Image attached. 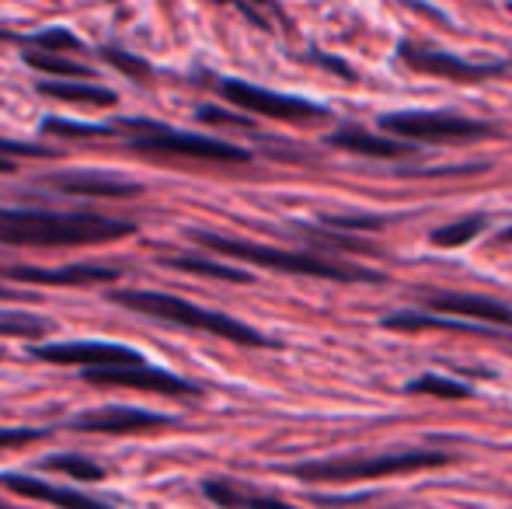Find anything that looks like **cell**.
<instances>
[{"mask_svg": "<svg viewBox=\"0 0 512 509\" xmlns=\"http://www.w3.org/2000/svg\"><path fill=\"white\" fill-rule=\"evenodd\" d=\"M42 129L53 136H70V140H77V136H112V129L108 126H88V123H67V119H46Z\"/></svg>", "mask_w": 512, "mask_h": 509, "instance_id": "cell-26", "label": "cell"}, {"mask_svg": "<svg viewBox=\"0 0 512 509\" xmlns=\"http://www.w3.org/2000/svg\"><path fill=\"white\" fill-rule=\"evenodd\" d=\"M49 429H0V447H25V443L46 440Z\"/></svg>", "mask_w": 512, "mask_h": 509, "instance_id": "cell-29", "label": "cell"}, {"mask_svg": "<svg viewBox=\"0 0 512 509\" xmlns=\"http://www.w3.org/2000/svg\"><path fill=\"white\" fill-rule=\"evenodd\" d=\"M380 126L394 136L425 140V143H471V140H488V136H495V129L488 123L450 116V112H394V116L380 119Z\"/></svg>", "mask_w": 512, "mask_h": 509, "instance_id": "cell-6", "label": "cell"}, {"mask_svg": "<svg viewBox=\"0 0 512 509\" xmlns=\"http://www.w3.org/2000/svg\"><path fill=\"white\" fill-rule=\"evenodd\" d=\"M450 461L453 457L439 454V450H405V454H377V457H331V461L300 464V468H293V475L304 478V482H366V478L443 468Z\"/></svg>", "mask_w": 512, "mask_h": 509, "instance_id": "cell-4", "label": "cell"}, {"mask_svg": "<svg viewBox=\"0 0 512 509\" xmlns=\"http://www.w3.org/2000/svg\"><path fill=\"white\" fill-rule=\"evenodd\" d=\"M203 492H206V499H213V503L223 509H244V503H248V492H241L234 482H206Z\"/></svg>", "mask_w": 512, "mask_h": 509, "instance_id": "cell-25", "label": "cell"}, {"mask_svg": "<svg viewBox=\"0 0 512 509\" xmlns=\"http://www.w3.org/2000/svg\"><path fill=\"white\" fill-rule=\"evenodd\" d=\"M25 63L42 74H53V77H67V81H91L95 70L84 67V63H74V60H63L60 53H42V49H28L25 53Z\"/></svg>", "mask_w": 512, "mask_h": 509, "instance_id": "cell-20", "label": "cell"}, {"mask_svg": "<svg viewBox=\"0 0 512 509\" xmlns=\"http://www.w3.org/2000/svg\"><path fill=\"white\" fill-rule=\"evenodd\" d=\"M39 95L56 98V102L95 105V109H108V105L119 102V98H115V91L98 88V84H88V81H42Z\"/></svg>", "mask_w": 512, "mask_h": 509, "instance_id": "cell-17", "label": "cell"}, {"mask_svg": "<svg viewBox=\"0 0 512 509\" xmlns=\"http://www.w3.org/2000/svg\"><path fill=\"white\" fill-rule=\"evenodd\" d=\"M422 300L429 311L453 314V318H471L478 325H502L512 328V307L492 297H474V293H457V290H422Z\"/></svg>", "mask_w": 512, "mask_h": 509, "instance_id": "cell-13", "label": "cell"}, {"mask_svg": "<svg viewBox=\"0 0 512 509\" xmlns=\"http://www.w3.org/2000/svg\"><path fill=\"white\" fill-rule=\"evenodd\" d=\"M32 356L42 363H60V367H133L143 356L119 342H56V346H32Z\"/></svg>", "mask_w": 512, "mask_h": 509, "instance_id": "cell-8", "label": "cell"}, {"mask_svg": "<svg viewBox=\"0 0 512 509\" xmlns=\"http://www.w3.org/2000/svg\"><path fill=\"white\" fill-rule=\"evenodd\" d=\"M506 241H512V227H509V231H506Z\"/></svg>", "mask_w": 512, "mask_h": 509, "instance_id": "cell-36", "label": "cell"}, {"mask_svg": "<svg viewBox=\"0 0 512 509\" xmlns=\"http://www.w3.org/2000/svg\"><path fill=\"white\" fill-rule=\"evenodd\" d=\"M46 182L56 192H67V196H95V199L143 196L140 182H129L122 175H108V171H60V175H49Z\"/></svg>", "mask_w": 512, "mask_h": 509, "instance_id": "cell-14", "label": "cell"}, {"mask_svg": "<svg viewBox=\"0 0 512 509\" xmlns=\"http://www.w3.org/2000/svg\"><path fill=\"white\" fill-rule=\"evenodd\" d=\"M161 265L182 269V272H196V276H209V279H223V283H251V272L237 269V265H230V262H216V258L168 255V258H161Z\"/></svg>", "mask_w": 512, "mask_h": 509, "instance_id": "cell-18", "label": "cell"}, {"mask_svg": "<svg viewBox=\"0 0 512 509\" xmlns=\"http://www.w3.org/2000/svg\"><path fill=\"white\" fill-rule=\"evenodd\" d=\"M216 4H227V0H216Z\"/></svg>", "mask_w": 512, "mask_h": 509, "instance_id": "cell-37", "label": "cell"}, {"mask_svg": "<svg viewBox=\"0 0 512 509\" xmlns=\"http://www.w3.org/2000/svg\"><path fill=\"white\" fill-rule=\"evenodd\" d=\"M46 468L49 471H60V475H70L77 482H98L105 478V468L88 457H77V454H56V457H46Z\"/></svg>", "mask_w": 512, "mask_h": 509, "instance_id": "cell-23", "label": "cell"}, {"mask_svg": "<svg viewBox=\"0 0 512 509\" xmlns=\"http://www.w3.org/2000/svg\"><path fill=\"white\" fill-rule=\"evenodd\" d=\"M7 171H14V161L11 157H0V175H7Z\"/></svg>", "mask_w": 512, "mask_h": 509, "instance_id": "cell-33", "label": "cell"}, {"mask_svg": "<svg viewBox=\"0 0 512 509\" xmlns=\"http://www.w3.org/2000/svg\"><path fill=\"white\" fill-rule=\"evenodd\" d=\"M136 234L133 220L102 213H53V210H4L0 206V245L11 248H74L105 245Z\"/></svg>", "mask_w": 512, "mask_h": 509, "instance_id": "cell-1", "label": "cell"}, {"mask_svg": "<svg viewBox=\"0 0 512 509\" xmlns=\"http://www.w3.org/2000/svg\"><path fill=\"white\" fill-rule=\"evenodd\" d=\"M102 56L112 67H119L122 74H129V77H136V81H147L150 77V67L143 60H136V56H129V53H122V49H102Z\"/></svg>", "mask_w": 512, "mask_h": 509, "instance_id": "cell-27", "label": "cell"}, {"mask_svg": "<svg viewBox=\"0 0 512 509\" xmlns=\"http://www.w3.org/2000/svg\"><path fill=\"white\" fill-rule=\"evenodd\" d=\"M244 509H297L290 503H279V499H269V496H248Z\"/></svg>", "mask_w": 512, "mask_h": 509, "instance_id": "cell-32", "label": "cell"}, {"mask_svg": "<svg viewBox=\"0 0 512 509\" xmlns=\"http://www.w3.org/2000/svg\"><path fill=\"white\" fill-rule=\"evenodd\" d=\"M509 11H512V4H509Z\"/></svg>", "mask_w": 512, "mask_h": 509, "instance_id": "cell-38", "label": "cell"}, {"mask_svg": "<svg viewBox=\"0 0 512 509\" xmlns=\"http://www.w3.org/2000/svg\"><path fill=\"white\" fill-rule=\"evenodd\" d=\"M241 4H244V0H241ZM248 4H262V7H269L272 0H248Z\"/></svg>", "mask_w": 512, "mask_h": 509, "instance_id": "cell-35", "label": "cell"}, {"mask_svg": "<svg viewBox=\"0 0 512 509\" xmlns=\"http://www.w3.org/2000/svg\"><path fill=\"white\" fill-rule=\"evenodd\" d=\"M108 300L126 307V311L143 314V318H157V321H164V325L189 328V332H206V335H216V339L237 342V346H255V349L276 346V342H269L262 332L248 328L244 321L230 318V314L206 311V307L189 304V300L171 297V293H161V290H112Z\"/></svg>", "mask_w": 512, "mask_h": 509, "instance_id": "cell-2", "label": "cell"}, {"mask_svg": "<svg viewBox=\"0 0 512 509\" xmlns=\"http://www.w3.org/2000/svg\"><path fill=\"white\" fill-rule=\"evenodd\" d=\"M91 384L98 387H136V391H157V394H171V398H196L199 387L178 374H168V370L157 367H143V363H133V367H102L88 374Z\"/></svg>", "mask_w": 512, "mask_h": 509, "instance_id": "cell-9", "label": "cell"}, {"mask_svg": "<svg viewBox=\"0 0 512 509\" xmlns=\"http://www.w3.org/2000/svg\"><path fill=\"white\" fill-rule=\"evenodd\" d=\"M192 241H196V245H203V248H209V252H216V255L234 258V262H251V265H262V269L290 272V276L335 279V283H384V276H380V272L359 269V265L331 262V258L304 255V252H283V248L255 245V241L227 238V234L192 231Z\"/></svg>", "mask_w": 512, "mask_h": 509, "instance_id": "cell-3", "label": "cell"}, {"mask_svg": "<svg viewBox=\"0 0 512 509\" xmlns=\"http://www.w3.org/2000/svg\"><path fill=\"white\" fill-rule=\"evenodd\" d=\"M0 297H18V290H4V286H0Z\"/></svg>", "mask_w": 512, "mask_h": 509, "instance_id": "cell-34", "label": "cell"}, {"mask_svg": "<svg viewBox=\"0 0 512 509\" xmlns=\"http://www.w3.org/2000/svg\"><path fill=\"white\" fill-rule=\"evenodd\" d=\"M56 150L39 147V143H18V140H4L0 136V157H53Z\"/></svg>", "mask_w": 512, "mask_h": 509, "instance_id": "cell-28", "label": "cell"}, {"mask_svg": "<svg viewBox=\"0 0 512 509\" xmlns=\"http://www.w3.org/2000/svg\"><path fill=\"white\" fill-rule=\"evenodd\" d=\"M408 394H429V398H446V401H460V398H471V387L453 381V377L443 374H422L415 381L405 384Z\"/></svg>", "mask_w": 512, "mask_h": 509, "instance_id": "cell-22", "label": "cell"}, {"mask_svg": "<svg viewBox=\"0 0 512 509\" xmlns=\"http://www.w3.org/2000/svg\"><path fill=\"white\" fill-rule=\"evenodd\" d=\"M481 231H485V217H464V220H457V224L439 227V231L432 234V245L436 248H460V245H467V241L478 238Z\"/></svg>", "mask_w": 512, "mask_h": 509, "instance_id": "cell-24", "label": "cell"}, {"mask_svg": "<svg viewBox=\"0 0 512 509\" xmlns=\"http://www.w3.org/2000/svg\"><path fill=\"white\" fill-rule=\"evenodd\" d=\"M0 276L14 279V283H32V286H91V283H115L122 269L115 265H60V269H39V265H7Z\"/></svg>", "mask_w": 512, "mask_h": 509, "instance_id": "cell-12", "label": "cell"}, {"mask_svg": "<svg viewBox=\"0 0 512 509\" xmlns=\"http://www.w3.org/2000/svg\"><path fill=\"white\" fill-rule=\"evenodd\" d=\"M0 39L21 42V46H28V49H42V53H81L84 49V42L77 39L74 32H67V28H49V32H35V35L0 32Z\"/></svg>", "mask_w": 512, "mask_h": 509, "instance_id": "cell-19", "label": "cell"}, {"mask_svg": "<svg viewBox=\"0 0 512 509\" xmlns=\"http://www.w3.org/2000/svg\"><path fill=\"white\" fill-rule=\"evenodd\" d=\"M220 91L237 109L255 112V116H265V119H279V123H310V119L328 116V109L307 102V98L276 95V91L255 88V84H248V81H223Z\"/></svg>", "mask_w": 512, "mask_h": 509, "instance_id": "cell-7", "label": "cell"}, {"mask_svg": "<svg viewBox=\"0 0 512 509\" xmlns=\"http://www.w3.org/2000/svg\"><path fill=\"white\" fill-rule=\"evenodd\" d=\"M0 485L11 489L14 496H21V499H35V503H49V506H60V509H112L77 489L46 485V482H39V478H28V475H0Z\"/></svg>", "mask_w": 512, "mask_h": 509, "instance_id": "cell-15", "label": "cell"}, {"mask_svg": "<svg viewBox=\"0 0 512 509\" xmlns=\"http://www.w3.org/2000/svg\"><path fill=\"white\" fill-rule=\"evenodd\" d=\"M199 119H203V123H213V126H248V119L244 116H230V112L213 109V105L199 109Z\"/></svg>", "mask_w": 512, "mask_h": 509, "instance_id": "cell-30", "label": "cell"}, {"mask_svg": "<svg viewBox=\"0 0 512 509\" xmlns=\"http://www.w3.org/2000/svg\"><path fill=\"white\" fill-rule=\"evenodd\" d=\"M53 332V321L28 311H0V339H42Z\"/></svg>", "mask_w": 512, "mask_h": 509, "instance_id": "cell-21", "label": "cell"}, {"mask_svg": "<svg viewBox=\"0 0 512 509\" xmlns=\"http://www.w3.org/2000/svg\"><path fill=\"white\" fill-rule=\"evenodd\" d=\"M126 129H133V150L143 154H178V157H199V161H220V164H241L251 161V150H241L234 143L213 140V136H199V133H178L161 123H122Z\"/></svg>", "mask_w": 512, "mask_h": 509, "instance_id": "cell-5", "label": "cell"}, {"mask_svg": "<svg viewBox=\"0 0 512 509\" xmlns=\"http://www.w3.org/2000/svg\"><path fill=\"white\" fill-rule=\"evenodd\" d=\"M328 143L338 150H349V154H363V157H401V154H408V147L401 140L366 133V129H356V126H345V129H338V133H331Z\"/></svg>", "mask_w": 512, "mask_h": 509, "instance_id": "cell-16", "label": "cell"}, {"mask_svg": "<svg viewBox=\"0 0 512 509\" xmlns=\"http://www.w3.org/2000/svg\"><path fill=\"white\" fill-rule=\"evenodd\" d=\"M401 60H405L411 70L446 77V81H485V77H495L506 70L502 63H471L453 53H443V49L418 46V42H405V46H401Z\"/></svg>", "mask_w": 512, "mask_h": 509, "instance_id": "cell-10", "label": "cell"}, {"mask_svg": "<svg viewBox=\"0 0 512 509\" xmlns=\"http://www.w3.org/2000/svg\"><path fill=\"white\" fill-rule=\"evenodd\" d=\"M331 227H342V231H370V227H380V220L373 217H328Z\"/></svg>", "mask_w": 512, "mask_h": 509, "instance_id": "cell-31", "label": "cell"}, {"mask_svg": "<svg viewBox=\"0 0 512 509\" xmlns=\"http://www.w3.org/2000/svg\"><path fill=\"white\" fill-rule=\"evenodd\" d=\"M161 426H175V419L168 415L147 412V408H91V412H81L74 419L77 433H105V436H129V433H150V429Z\"/></svg>", "mask_w": 512, "mask_h": 509, "instance_id": "cell-11", "label": "cell"}]
</instances>
